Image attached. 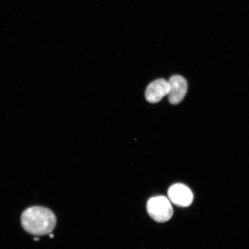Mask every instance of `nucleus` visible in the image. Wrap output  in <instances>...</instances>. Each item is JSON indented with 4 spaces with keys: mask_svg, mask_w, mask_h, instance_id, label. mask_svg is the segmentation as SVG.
<instances>
[{
    "mask_svg": "<svg viewBox=\"0 0 249 249\" xmlns=\"http://www.w3.org/2000/svg\"><path fill=\"white\" fill-rule=\"evenodd\" d=\"M169 92L168 93L170 104L177 105L184 98L188 91V83L181 76L174 75L169 81Z\"/></svg>",
    "mask_w": 249,
    "mask_h": 249,
    "instance_id": "4",
    "label": "nucleus"
},
{
    "mask_svg": "<svg viewBox=\"0 0 249 249\" xmlns=\"http://www.w3.org/2000/svg\"><path fill=\"white\" fill-rule=\"evenodd\" d=\"M170 200L178 207L189 206L194 200V195L188 186L177 183L171 186L168 191Z\"/></svg>",
    "mask_w": 249,
    "mask_h": 249,
    "instance_id": "3",
    "label": "nucleus"
},
{
    "mask_svg": "<svg viewBox=\"0 0 249 249\" xmlns=\"http://www.w3.org/2000/svg\"><path fill=\"white\" fill-rule=\"evenodd\" d=\"M50 237H51V238H53V234H50Z\"/></svg>",
    "mask_w": 249,
    "mask_h": 249,
    "instance_id": "7",
    "label": "nucleus"
},
{
    "mask_svg": "<svg viewBox=\"0 0 249 249\" xmlns=\"http://www.w3.org/2000/svg\"><path fill=\"white\" fill-rule=\"evenodd\" d=\"M34 241H39V238H34Z\"/></svg>",
    "mask_w": 249,
    "mask_h": 249,
    "instance_id": "6",
    "label": "nucleus"
},
{
    "mask_svg": "<svg viewBox=\"0 0 249 249\" xmlns=\"http://www.w3.org/2000/svg\"><path fill=\"white\" fill-rule=\"evenodd\" d=\"M169 83L164 79H159L149 84L145 91V98L151 104L160 102L169 92Z\"/></svg>",
    "mask_w": 249,
    "mask_h": 249,
    "instance_id": "5",
    "label": "nucleus"
},
{
    "mask_svg": "<svg viewBox=\"0 0 249 249\" xmlns=\"http://www.w3.org/2000/svg\"><path fill=\"white\" fill-rule=\"evenodd\" d=\"M21 223L25 231L31 234L44 235L54 229L57 220L54 213L48 208L36 206L23 212Z\"/></svg>",
    "mask_w": 249,
    "mask_h": 249,
    "instance_id": "1",
    "label": "nucleus"
},
{
    "mask_svg": "<svg viewBox=\"0 0 249 249\" xmlns=\"http://www.w3.org/2000/svg\"><path fill=\"white\" fill-rule=\"evenodd\" d=\"M147 210L149 215L159 223L167 222L173 214L170 202L164 196H157L149 199L147 202Z\"/></svg>",
    "mask_w": 249,
    "mask_h": 249,
    "instance_id": "2",
    "label": "nucleus"
}]
</instances>
